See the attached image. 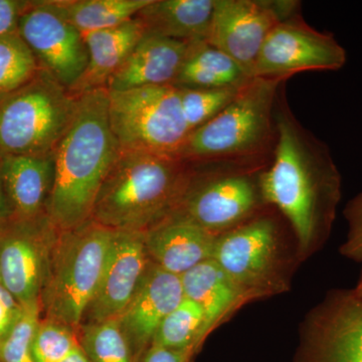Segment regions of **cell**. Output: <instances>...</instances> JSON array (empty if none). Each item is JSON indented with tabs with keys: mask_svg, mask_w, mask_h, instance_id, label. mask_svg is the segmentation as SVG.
<instances>
[{
	"mask_svg": "<svg viewBox=\"0 0 362 362\" xmlns=\"http://www.w3.org/2000/svg\"><path fill=\"white\" fill-rule=\"evenodd\" d=\"M204 323L201 307L185 297L162 321L152 344L176 351L189 352L192 356L201 351L199 335Z\"/></svg>",
	"mask_w": 362,
	"mask_h": 362,
	"instance_id": "d4e9b609",
	"label": "cell"
},
{
	"mask_svg": "<svg viewBox=\"0 0 362 362\" xmlns=\"http://www.w3.org/2000/svg\"><path fill=\"white\" fill-rule=\"evenodd\" d=\"M218 237L176 213L143 233L152 263L177 276L211 259Z\"/></svg>",
	"mask_w": 362,
	"mask_h": 362,
	"instance_id": "e0dca14e",
	"label": "cell"
},
{
	"mask_svg": "<svg viewBox=\"0 0 362 362\" xmlns=\"http://www.w3.org/2000/svg\"><path fill=\"white\" fill-rule=\"evenodd\" d=\"M214 0H150L137 13L145 32L180 42H207Z\"/></svg>",
	"mask_w": 362,
	"mask_h": 362,
	"instance_id": "7402d4cb",
	"label": "cell"
},
{
	"mask_svg": "<svg viewBox=\"0 0 362 362\" xmlns=\"http://www.w3.org/2000/svg\"><path fill=\"white\" fill-rule=\"evenodd\" d=\"M352 292H354L357 297L362 299V274L361 278H359L358 283H357L356 287L352 289Z\"/></svg>",
	"mask_w": 362,
	"mask_h": 362,
	"instance_id": "8d00e7d4",
	"label": "cell"
},
{
	"mask_svg": "<svg viewBox=\"0 0 362 362\" xmlns=\"http://www.w3.org/2000/svg\"><path fill=\"white\" fill-rule=\"evenodd\" d=\"M211 259L249 303L289 291L300 263L296 247L288 244L280 223L267 211L218 235Z\"/></svg>",
	"mask_w": 362,
	"mask_h": 362,
	"instance_id": "5b68a950",
	"label": "cell"
},
{
	"mask_svg": "<svg viewBox=\"0 0 362 362\" xmlns=\"http://www.w3.org/2000/svg\"><path fill=\"white\" fill-rule=\"evenodd\" d=\"M108 97L109 123L121 151L178 157L189 130L176 86L108 90Z\"/></svg>",
	"mask_w": 362,
	"mask_h": 362,
	"instance_id": "9c48e42d",
	"label": "cell"
},
{
	"mask_svg": "<svg viewBox=\"0 0 362 362\" xmlns=\"http://www.w3.org/2000/svg\"><path fill=\"white\" fill-rule=\"evenodd\" d=\"M150 0H54L62 13L82 35L127 23Z\"/></svg>",
	"mask_w": 362,
	"mask_h": 362,
	"instance_id": "cb8c5ba5",
	"label": "cell"
},
{
	"mask_svg": "<svg viewBox=\"0 0 362 362\" xmlns=\"http://www.w3.org/2000/svg\"><path fill=\"white\" fill-rule=\"evenodd\" d=\"M23 312V307L0 284V343L13 329Z\"/></svg>",
	"mask_w": 362,
	"mask_h": 362,
	"instance_id": "1f68e13d",
	"label": "cell"
},
{
	"mask_svg": "<svg viewBox=\"0 0 362 362\" xmlns=\"http://www.w3.org/2000/svg\"><path fill=\"white\" fill-rule=\"evenodd\" d=\"M80 344L77 331L40 317L33 333L32 354L35 362H58Z\"/></svg>",
	"mask_w": 362,
	"mask_h": 362,
	"instance_id": "f1b7e54d",
	"label": "cell"
},
{
	"mask_svg": "<svg viewBox=\"0 0 362 362\" xmlns=\"http://www.w3.org/2000/svg\"><path fill=\"white\" fill-rule=\"evenodd\" d=\"M185 297L201 307L204 323L199 349L214 329L249 301L213 259L199 264L180 276Z\"/></svg>",
	"mask_w": 362,
	"mask_h": 362,
	"instance_id": "d6986e66",
	"label": "cell"
},
{
	"mask_svg": "<svg viewBox=\"0 0 362 362\" xmlns=\"http://www.w3.org/2000/svg\"><path fill=\"white\" fill-rule=\"evenodd\" d=\"M61 233L45 213L0 221V284L21 306L40 304Z\"/></svg>",
	"mask_w": 362,
	"mask_h": 362,
	"instance_id": "30bf717a",
	"label": "cell"
},
{
	"mask_svg": "<svg viewBox=\"0 0 362 362\" xmlns=\"http://www.w3.org/2000/svg\"><path fill=\"white\" fill-rule=\"evenodd\" d=\"M13 216V209L9 204L4 182H2L1 175H0V221H6Z\"/></svg>",
	"mask_w": 362,
	"mask_h": 362,
	"instance_id": "e575fe53",
	"label": "cell"
},
{
	"mask_svg": "<svg viewBox=\"0 0 362 362\" xmlns=\"http://www.w3.org/2000/svg\"><path fill=\"white\" fill-rule=\"evenodd\" d=\"M177 88L180 89L181 109L190 133L211 121L232 103L243 86L221 89Z\"/></svg>",
	"mask_w": 362,
	"mask_h": 362,
	"instance_id": "83f0119b",
	"label": "cell"
},
{
	"mask_svg": "<svg viewBox=\"0 0 362 362\" xmlns=\"http://www.w3.org/2000/svg\"><path fill=\"white\" fill-rule=\"evenodd\" d=\"M0 175L14 216L45 213L54 183V156H1Z\"/></svg>",
	"mask_w": 362,
	"mask_h": 362,
	"instance_id": "ffe728a7",
	"label": "cell"
},
{
	"mask_svg": "<svg viewBox=\"0 0 362 362\" xmlns=\"http://www.w3.org/2000/svg\"><path fill=\"white\" fill-rule=\"evenodd\" d=\"M281 93L273 157L259 173V185L267 206L287 221L302 263L329 239L342 180L327 145L300 124Z\"/></svg>",
	"mask_w": 362,
	"mask_h": 362,
	"instance_id": "6da1fadb",
	"label": "cell"
},
{
	"mask_svg": "<svg viewBox=\"0 0 362 362\" xmlns=\"http://www.w3.org/2000/svg\"><path fill=\"white\" fill-rule=\"evenodd\" d=\"M78 95L45 70L0 99V154L54 156L77 111Z\"/></svg>",
	"mask_w": 362,
	"mask_h": 362,
	"instance_id": "52a82bcc",
	"label": "cell"
},
{
	"mask_svg": "<svg viewBox=\"0 0 362 362\" xmlns=\"http://www.w3.org/2000/svg\"><path fill=\"white\" fill-rule=\"evenodd\" d=\"M190 45L145 32L109 80L107 90L123 92L175 84Z\"/></svg>",
	"mask_w": 362,
	"mask_h": 362,
	"instance_id": "ac0fdd59",
	"label": "cell"
},
{
	"mask_svg": "<svg viewBox=\"0 0 362 362\" xmlns=\"http://www.w3.org/2000/svg\"><path fill=\"white\" fill-rule=\"evenodd\" d=\"M58 362H90L88 358L87 354H85L84 349H82L81 344H78L76 349L71 350L68 356L62 358Z\"/></svg>",
	"mask_w": 362,
	"mask_h": 362,
	"instance_id": "d590c367",
	"label": "cell"
},
{
	"mask_svg": "<svg viewBox=\"0 0 362 362\" xmlns=\"http://www.w3.org/2000/svg\"><path fill=\"white\" fill-rule=\"evenodd\" d=\"M346 61V51L332 35L319 32L295 14L269 33L252 78L285 81L301 71H338Z\"/></svg>",
	"mask_w": 362,
	"mask_h": 362,
	"instance_id": "7c38bea8",
	"label": "cell"
},
{
	"mask_svg": "<svg viewBox=\"0 0 362 362\" xmlns=\"http://www.w3.org/2000/svg\"><path fill=\"white\" fill-rule=\"evenodd\" d=\"M194 357L187 351H176L151 344L136 362H194Z\"/></svg>",
	"mask_w": 362,
	"mask_h": 362,
	"instance_id": "836d02e7",
	"label": "cell"
},
{
	"mask_svg": "<svg viewBox=\"0 0 362 362\" xmlns=\"http://www.w3.org/2000/svg\"><path fill=\"white\" fill-rule=\"evenodd\" d=\"M297 1L214 0L207 42L237 62L252 78L257 59L271 30L298 14Z\"/></svg>",
	"mask_w": 362,
	"mask_h": 362,
	"instance_id": "5bb4252c",
	"label": "cell"
},
{
	"mask_svg": "<svg viewBox=\"0 0 362 362\" xmlns=\"http://www.w3.org/2000/svg\"><path fill=\"white\" fill-rule=\"evenodd\" d=\"M211 165V164H209ZM192 165V175L175 213L213 235H223L264 213L259 164Z\"/></svg>",
	"mask_w": 362,
	"mask_h": 362,
	"instance_id": "ba28073f",
	"label": "cell"
},
{
	"mask_svg": "<svg viewBox=\"0 0 362 362\" xmlns=\"http://www.w3.org/2000/svg\"><path fill=\"white\" fill-rule=\"evenodd\" d=\"M113 230L90 220L59 235L40 296L42 318L77 331L101 279Z\"/></svg>",
	"mask_w": 362,
	"mask_h": 362,
	"instance_id": "8992f818",
	"label": "cell"
},
{
	"mask_svg": "<svg viewBox=\"0 0 362 362\" xmlns=\"http://www.w3.org/2000/svg\"><path fill=\"white\" fill-rule=\"evenodd\" d=\"M150 264L143 233L113 232L101 279L82 325L118 319L134 296Z\"/></svg>",
	"mask_w": 362,
	"mask_h": 362,
	"instance_id": "9a60e30c",
	"label": "cell"
},
{
	"mask_svg": "<svg viewBox=\"0 0 362 362\" xmlns=\"http://www.w3.org/2000/svg\"><path fill=\"white\" fill-rule=\"evenodd\" d=\"M108 107L107 88L78 95L75 117L54 150L45 214L59 232L90 220L100 188L120 153Z\"/></svg>",
	"mask_w": 362,
	"mask_h": 362,
	"instance_id": "7a4b0ae2",
	"label": "cell"
},
{
	"mask_svg": "<svg viewBox=\"0 0 362 362\" xmlns=\"http://www.w3.org/2000/svg\"><path fill=\"white\" fill-rule=\"evenodd\" d=\"M30 1L0 0V37L18 32V21Z\"/></svg>",
	"mask_w": 362,
	"mask_h": 362,
	"instance_id": "d6a6232c",
	"label": "cell"
},
{
	"mask_svg": "<svg viewBox=\"0 0 362 362\" xmlns=\"http://www.w3.org/2000/svg\"><path fill=\"white\" fill-rule=\"evenodd\" d=\"M294 362H362V299L328 293L300 325Z\"/></svg>",
	"mask_w": 362,
	"mask_h": 362,
	"instance_id": "8fae6325",
	"label": "cell"
},
{
	"mask_svg": "<svg viewBox=\"0 0 362 362\" xmlns=\"http://www.w3.org/2000/svg\"><path fill=\"white\" fill-rule=\"evenodd\" d=\"M18 32L35 54L40 68L70 90L88 66L84 37L62 13L54 0L30 1Z\"/></svg>",
	"mask_w": 362,
	"mask_h": 362,
	"instance_id": "4fadbf2b",
	"label": "cell"
},
{
	"mask_svg": "<svg viewBox=\"0 0 362 362\" xmlns=\"http://www.w3.org/2000/svg\"><path fill=\"white\" fill-rule=\"evenodd\" d=\"M251 78L230 56L204 42L190 45L173 85L189 89L239 88Z\"/></svg>",
	"mask_w": 362,
	"mask_h": 362,
	"instance_id": "603a6c76",
	"label": "cell"
},
{
	"mask_svg": "<svg viewBox=\"0 0 362 362\" xmlns=\"http://www.w3.org/2000/svg\"><path fill=\"white\" fill-rule=\"evenodd\" d=\"M40 317V304L23 307L20 320L6 339L0 343V362H35L32 341Z\"/></svg>",
	"mask_w": 362,
	"mask_h": 362,
	"instance_id": "f546056e",
	"label": "cell"
},
{
	"mask_svg": "<svg viewBox=\"0 0 362 362\" xmlns=\"http://www.w3.org/2000/svg\"><path fill=\"white\" fill-rule=\"evenodd\" d=\"M343 216L347 223V235L340 246V254L362 263V192L346 204Z\"/></svg>",
	"mask_w": 362,
	"mask_h": 362,
	"instance_id": "4dcf8cb0",
	"label": "cell"
},
{
	"mask_svg": "<svg viewBox=\"0 0 362 362\" xmlns=\"http://www.w3.org/2000/svg\"><path fill=\"white\" fill-rule=\"evenodd\" d=\"M144 33L142 23L134 18L116 28L83 35L88 66L71 92L81 95L107 88L112 76L122 66Z\"/></svg>",
	"mask_w": 362,
	"mask_h": 362,
	"instance_id": "44dd1931",
	"label": "cell"
},
{
	"mask_svg": "<svg viewBox=\"0 0 362 362\" xmlns=\"http://www.w3.org/2000/svg\"><path fill=\"white\" fill-rule=\"evenodd\" d=\"M40 70L18 32L0 37V99L20 89Z\"/></svg>",
	"mask_w": 362,
	"mask_h": 362,
	"instance_id": "4316f807",
	"label": "cell"
},
{
	"mask_svg": "<svg viewBox=\"0 0 362 362\" xmlns=\"http://www.w3.org/2000/svg\"><path fill=\"white\" fill-rule=\"evenodd\" d=\"M284 81L252 78L220 114L189 133L178 158L190 165L259 164L276 140V105Z\"/></svg>",
	"mask_w": 362,
	"mask_h": 362,
	"instance_id": "277c9868",
	"label": "cell"
},
{
	"mask_svg": "<svg viewBox=\"0 0 362 362\" xmlns=\"http://www.w3.org/2000/svg\"><path fill=\"white\" fill-rule=\"evenodd\" d=\"M78 335L90 362H135L130 343L117 319L81 325Z\"/></svg>",
	"mask_w": 362,
	"mask_h": 362,
	"instance_id": "484cf974",
	"label": "cell"
},
{
	"mask_svg": "<svg viewBox=\"0 0 362 362\" xmlns=\"http://www.w3.org/2000/svg\"><path fill=\"white\" fill-rule=\"evenodd\" d=\"M192 169L178 157L120 150L90 220L113 232L144 233L175 213Z\"/></svg>",
	"mask_w": 362,
	"mask_h": 362,
	"instance_id": "3957f363",
	"label": "cell"
},
{
	"mask_svg": "<svg viewBox=\"0 0 362 362\" xmlns=\"http://www.w3.org/2000/svg\"><path fill=\"white\" fill-rule=\"evenodd\" d=\"M185 298L180 276L150 264L129 304L118 317L135 362L153 341L162 321Z\"/></svg>",
	"mask_w": 362,
	"mask_h": 362,
	"instance_id": "2e32d148",
	"label": "cell"
}]
</instances>
